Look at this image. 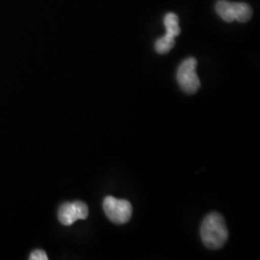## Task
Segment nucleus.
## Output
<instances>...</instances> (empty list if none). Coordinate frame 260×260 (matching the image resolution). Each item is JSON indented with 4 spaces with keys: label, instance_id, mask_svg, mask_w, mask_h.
<instances>
[{
    "label": "nucleus",
    "instance_id": "f257e3e1",
    "mask_svg": "<svg viewBox=\"0 0 260 260\" xmlns=\"http://www.w3.org/2000/svg\"><path fill=\"white\" fill-rule=\"evenodd\" d=\"M201 237L205 246L211 250L221 249L228 240L229 232L221 214H208L201 226Z\"/></svg>",
    "mask_w": 260,
    "mask_h": 260
},
{
    "label": "nucleus",
    "instance_id": "f03ea898",
    "mask_svg": "<svg viewBox=\"0 0 260 260\" xmlns=\"http://www.w3.org/2000/svg\"><path fill=\"white\" fill-rule=\"evenodd\" d=\"M103 210L112 223L123 224L132 216V206L128 201L119 200L114 197H106L103 201Z\"/></svg>",
    "mask_w": 260,
    "mask_h": 260
},
{
    "label": "nucleus",
    "instance_id": "7ed1b4c3",
    "mask_svg": "<svg viewBox=\"0 0 260 260\" xmlns=\"http://www.w3.org/2000/svg\"><path fill=\"white\" fill-rule=\"evenodd\" d=\"M197 60L193 57L185 59L177 70V79L179 87L187 93H195L201 87L200 78L196 73Z\"/></svg>",
    "mask_w": 260,
    "mask_h": 260
},
{
    "label": "nucleus",
    "instance_id": "20e7f679",
    "mask_svg": "<svg viewBox=\"0 0 260 260\" xmlns=\"http://www.w3.org/2000/svg\"><path fill=\"white\" fill-rule=\"evenodd\" d=\"M89 215L87 205L82 202L66 203L60 206L58 211V219L64 225H72L77 220H85Z\"/></svg>",
    "mask_w": 260,
    "mask_h": 260
},
{
    "label": "nucleus",
    "instance_id": "39448f33",
    "mask_svg": "<svg viewBox=\"0 0 260 260\" xmlns=\"http://www.w3.org/2000/svg\"><path fill=\"white\" fill-rule=\"evenodd\" d=\"M252 10L250 5L244 2H233V17L234 20L239 22H246L251 19Z\"/></svg>",
    "mask_w": 260,
    "mask_h": 260
},
{
    "label": "nucleus",
    "instance_id": "423d86ee",
    "mask_svg": "<svg viewBox=\"0 0 260 260\" xmlns=\"http://www.w3.org/2000/svg\"><path fill=\"white\" fill-rule=\"evenodd\" d=\"M216 12L226 22H233V2L220 0L216 3Z\"/></svg>",
    "mask_w": 260,
    "mask_h": 260
},
{
    "label": "nucleus",
    "instance_id": "0eeeda50",
    "mask_svg": "<svg viewBox=\"0 0 260 260\" xmlns=\"http://www.w3.org/2000/svg\"><path fill=\"white\" fill-rule=\"evenodd\" d=\"M164 24L166 27V34H169L173 37H177L180 34V28L178 25V18L174 13H169L165 16Z\"/></svg>",
    "mask_w": 260,
    "mask_h": 260
},
{
    "label": "nucleus",
    "instance_id": "6e6552de",
    "mask_svg": "<svg viewBox=\"0 0 260 260\" xmlns=\"http://www.w3.org/2000/svg\"><path fill=\"white\" fill-rule=\"evenodd\" d=\"M175 46V37L166 34L155 42V50L159 54H166Z\"/></svg>",
    "mask_w": 260,
    "mask_h": 260
},
{
    "label": "nucleus",
    "instance_id": "1a4fd4ad",
    "mask_svg": "<svg viewBox=\"0 0 260 260\" xmlns=\"http://www.w3.org/2000/svg\"><path fill=\"white\" fill-rule=\"evenodd\" d=\"M29 259L31 260H47V253L42 250H36V251H33L31 254H30V257Z\"/></svg>",
    "mask_w": 260,
    "mask_h": 260
}]
</instances>
